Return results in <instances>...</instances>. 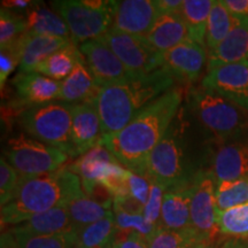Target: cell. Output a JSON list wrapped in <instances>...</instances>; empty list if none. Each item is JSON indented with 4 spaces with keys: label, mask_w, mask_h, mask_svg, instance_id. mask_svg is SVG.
<instances>
[{
    "label": "cell",
    "mask_w": 248,
    "mask_h": 248,
    "mask_svg": "<svg viewBox=\"0 0 248 248\" xmlns=\"http://www.w3.org/2000/svg\"><path fill=\"white\" fill-rule=\"evenodd\" d=\"M216 183L237 181L248 176V135L218 141L213 152L212 168Z\"/></svg>",
    "instance_id": "4fadbf2b"
},
{
    "label": "cell",
    "mask_w": 248,
    "mask_h": 248,
    "mask_svg": "<svg viewBox=\"0 0 248 248\" xmlns=\"http://www.w3.org/2000/svg\"><path fill=\"white\" fill-rule=\"evenodd\" d=\"M13 85L23 104L35 106L58 100L62 82L39 73H18L13 78Z\"/></svg>",
    "instance_id": "ac0fdd59"
},
{
    "label": "cell",
    "mask_w": 248,
    "mask_h": 248,
    "mask_svg": "<svg viewBox=\"0 0 248 248\" xmlns=\"http://www.w3.org/2000/svg\"><path fill=\"white\" fill-rule=\"evenodd\" d=\"M201 86L212 90L248 113V61L208 70Z\"/></svg>",
    "instance_id": "8fae6325"
},
{
    "label": "cell",
    "mask_w": 248,
    "mask_h": 248,
    "mask_svg": "<svg viewBox=\"0 0 248 248\" xmlns=\"http://www.w3.org/2000/svg\"><path fill=\"white\" fill-rule=\"evenodd\" d=\"M216 181L210 170H198L192 178V229L202 240L217 244L219 231L216 223Z\"/></svg>",
    "instance_id": "30bf717a"
},
{
    "label": "cell",
    "mask_w": 248,
    "mask_h": 248,
    "mask_svg": "<svg viewBox=\"0 0 248 248\" xmlns=\"http://www.w3.org/2000/svg\"><path fill=\"white\" fill-rule=\"evenodd\" d=\"M117 161L106 147L99 144L88 153L79 157L75 163L69 166L70 170L78 176L85 194L91 195L98 187L102 173L110 162Z\"/></svg>",
    "instance_id": "603a6c76"
},
{
    "label": "cell",
    "mask_w": 248,
    "mask_h": 248,
    "mask_svg": "<svg viewBox=\"0 0 248 248\" xmlns=\"http://www.w3.org/2000/svg\"><path fill=\"white\" fill-rule=\"evenodd\" d=\"M213 0H184L181 15L190 31L191 39L206 47L207 22Z\"/></svg>",
    "instance_id": "83f0119b"
},
{
    "label": "cell",
    "mask_w": 248,
    "mask_h": 248,
    "mask_svg": "<svg viewBox=\"0 0 248 248\" xmlns=\"http://www.w3.org/2000/svg\"><path fill=\"white\" fill-rule=\"evenodd\" d=\"M5 155L21 177L58 171L69 156L64 152L28 137L24 133L9 139Z\"/></svg>",
    "instance_id": "ba28073f"
},
{
    "label": "cell",
    "mask_w": 248,
    "mask_h": 248,
    "mask_svg": "<svg viewBox=\"0 0 248 248\" xmlns=\"http://www.w3.org/2000/svg\"><path fill=\"white\" fill-rule=\"evenodd\" d=\"M216 245L209 243V241H204V240H197L195 243L190 245L188 247L186 248H215Z\"/></svg>",
    "instance_id": "bcb514c9"
},
{
    "label": "cell",
    "mask_w": 248,
    "mask_h": 248,
    "mask_svg": "<svg viewBox=\"0 0 248 248\" xmlns=\"http://www.w3.org/2000/svg\"><path fill=\"white\" fill-rule=\"evenodd\" d=\"M145 38L162 54L182 43L192 40L190 31L181 14L159 15Z\"/></svg>",
    "instance_id": "44dd1931"
},
{
    "label": "cell",
    "mask_w": 248,
    "mask_h": 248,
    "mask_svg": "<svg viewBox=\"0 0 248 248\" xmlns=\"http://www.w3.org/2000/svg\"><path fill=\"white\" fill-rule=\"evenodd\" d=\"M114 213L100 221L92 223L76 233V246L80 248L113 247L116 235Z\"/></svg>",
    "instance_id": "f546056e"
},
{
    "label": "cell",
    "mask_w": 248,
    "mask_h": 248,
    "mask_svg": "<svg viewBox=\"0 0 248 248\" xmlns=\"http://www.w3.org/2000/svg\"><path fill=\"white\" fill-rule=\"evenodd\" d=\"M20 248H75L76 233L57 235H29L14 233Z\"/></svg>",
    "instance_id": "d590c367"
},
{
    "label": "cell",
    "mask_w": 248,
    "mask_h": 248,
    "mask_svg": "<svg viewBox=\"0 0 248 248\" xmlns=\"http://www.w3.org/2000/svg\"><path fill=\"white\" fill-rule=\"evenodd\" d=\"M21 182V175L4 156L0 160V203L5 206L12 200Z\"/></svg>",
    "instance_id": "8d00e7d4"
},
{
    "label": "cell",
    "mask_w": 248,
    "mask_h": 248,
    "mask_svg": "<svg viewBox=\"0 0 248 248\" xmlns=\"http://www.w3.org/2000/svg\"><path fill=\"white\" fill-rule=\"evenodd\" d=\"M182 99L181 90L171 89L121 131L104 136L99 144L106 147L123 167L144 177L147 157L168 132Z\"/></svg>",
    "instance_id": "6da1fadb"
},
{
    "label": "cell",
    "mask_w": 248,
    "mask_h": 248,
    "mask_svg": "<svg viewBox=\"0 0 248 248\" xmlns=\"http://www.w3.org/2000/svg\"><path fill=\"white\" fill-rule=\"evenodd\" d=\"M164 193H166V190L162 186L152 183L150 197H148L147 202L144 206V212H142V215L146 218V221L151 224L157 226V228L160 225Z\"/></svg>",
    "instance_id": "74e56055"
},
{
    "label": "cell",
    "mask_w": 248,
    "mask_h": 248,
    "mask_svg": "<svg viewBox=\"0 0 248 248\" xmlns=\"http://www.w3.org/2000/svg\"><path fill=\"white\" fill-rule=\"evenodd\" d=\"M28 32L27 18L11 9H0V47L5 48L17 42Z\"/></svg>",
    "instance_id": "836d02e7"
},
{
    "label": "cell",
    "mask_w": 248,
    "mask_h": 248,
    "mask_svg": "<svg viewBox=\"0 0 248 248\" xmlns=\"http://www.w3.org/2000/svg\"><path fill=\"white\" fill-rule=\"evenodd\" d=\"M173 84L175 77L162 67L147 75L102 86L95 99L102 137L121 131L145 108L173 89Z\"/></svg>",
    "instance_id": "7a4b0ae2"
},
{
    "label": "cell",
    "mask_w": 248,
    "mask_h": 248,
    "mask_svg": "<svg viewBox=\"0 0 248 248\" xmlns=\"http://www.w3.org/2000/svg\"><path fill=\"white\" fill-rule=\"evenodd\" d=\"M144 177L162 186L166 191L191 184L193 175H188L184 151L172 130H168L147 157Z\"/></svg>",
    "instance_id": "52a82bcc"
},
{
    "label": "cell",
    "mask_w": 248,
    "mask_h": 248,
    "mask_svg": "<svg viewBox=\"0 0 248 248\" xmlns=\"http://www.w3.org/2000/svg\"><path fill=\"white\" fill-rule=\"evenodd\" d=\"M113 213L117 232L120 233L126 234L136 232L148 239L157 229V226L148 223L142 214L128 213L120 208H113Z\"/></svg>",
    "instance_id": "e575fe53"
},
{
    "label": "cell",
    "mask_w": 248,
    "mask_h": 248,
    "mask_svg": "<svg viewBox=\"0 0 248 248\" xmlns=\"http://www.w3.org/2000/svg\"><path fill=\"white\" fill-rule=\"evenodd\" d=\"M216 208L225 210L248 202V176L237 179L216 183Z\"/></svg>",
    "instance_id": "1f68e13d"
},
{
    "label": "cell",
    "mask_w": 248,
    "mask_h": 248,
    "mask_svg": "<svg viewBox=\"0 0 248 248\" xmlns=\"http://www.w3.org/2000/svg\"><path fill=\"white\" fill-rule=\"evenodd\" d=\"M240 61H248V17H239L226 38L216 48L209 51L207 67L212 70Z\"/></svg>",
    "instance_id": "e0dca14e"
},
{
    "label": "cell",
    "mask_w": 248,
    "mask_h": 248,
    "mask_svg": "<svg viewBox=\"0 0 248 248\" xmlns=\"http://www.w3.org/2000/svg\"><path fill=\"white\" fill-rule=\"evenodd\" d=\"M84 59L76 44L71 43L67 47L59 49L43 60L35 68V73L47 76L49 78L62 82L75 69L77 62Z\"/></svg>",
    "instance_id": "4316f807"
},
{
    "label": "cell",
    "mask_w": 248,
    "mask_h": 248,
    "mask_svg": "<svg viewBox=\"0 0 248 248\" xmlns=\"http://www.w3.org/2000/svg\"><path fill=\"white\" fill-rule=\"evenodd\" d=\"M14 233L29 235H57L64 233H76L71 223L67 207H55L38 215L31 217L11 229Z\"/></svg>",
    "instance_id": "7402d4cb"
},
{
    "label": "cell",
    "mask_w": 248,
    "mask_h": 248,
    "mask_svg": "<svg viewBox=\"0 0 248 248\" xmlns=\"http://www.w3.org/2000/svg\"><path fill=\"white\" fill-rule=\"evenodd\" d=\"M157 12L162 14H181L183 0H154Z\"/></svg>",
    "instance_id": "60d3db41"
},
{
    "label": "cell",
    "mask_w": 248,
    "mask_h": 248,
    "mask_svg": "<svg viewBox=\"0 0 248 248\" xmlns=\"http://www.w3.org/2000/svg\"><path fill=\"white\" fill-rule=\"evenodd\" d=\"M97 39L115 53L132 75L144 76L163 67L162 53L157 52L145 37L129 35L110 28Z\"/></svg>",
    "instance_id": "9c48e42d"
},
{
    "label": "cell",
    "mask_w": 248,
    "mask_h": 248,
    "mask_svg": "<svg viewBox=\"0 0 248 248\" xmlns=\"http://www.w3.org/2000/svg\"><path fill=\"white\" fill-rule=\"evenodd\" d=\"M113 248H148V243L146 238L136 232L123 234L116 231Z\"/></svg>",
    "instance_id": "ab89813d"
},
{
    "label": "cell",
    "mask_w": 248,
    "mask_h": 248,
    "mask_svg": "<svg viewBox=\"0 0 248 248\" xmlns=\"http://www.w3.org/2000/svg\"><path fill=\"white\" fill-rule=\"evenodd\" d=\"M219 234L234 239H248V202L225 210H217Z\"/></svg>",
    "instance_id": "4dcf8cb0"
},
{
    "label": "cell",
    "mask_w": 248,
    "mask_h": 248,
    "mask_svg": "<svg viewBox=\"0 0 248 248\" xmlns=\"http://www.w3.org/2000/svg\"><path fill=\"white\" fill-rule=\"evenodd\" d=\"M28 33L30 35H47L62 38H70L66 22L57 12L36 5L26 15ZM71 39V38H70Z\"/></svg>",
    "instance_id": "484cf974"
},
{
    "label": "cell",
    "mask_w": 248,
    "mask_h": 248,
    "mask_svg": "<svg viewBox=\"0 0 248 248\" xmlns=\"http://www.w3.org/2000/svg\"><path fill=\"white\" fill-rule=\"evenodd\" d=\"M215 248H248V239H234L226 238L221 243H217Z\"/></svg>",
    "instance_id": "7bdbcfd3"
},
{
    "label": "cell",
    "mask_w": 248,
    "mask_h": 248,
    "mask_svg": "<svg viewBox=\"0 0 248 248\" xmlns=\"http://www.w3.org/2000/svg\"><path fill=\"white\" fill-rule=\"evenodd\" d=\"M73 104L52 101L21 111L18 124L30 137L70 156Z\"/></svg>",
    "instance_id": "5b68a950"
},
{
    "label": "cell",
    "mask_w": 248,
    "mask_h": 248,
    "mask_svg": "<svg viewBox=\"0 0 248 248\" xmlns=\"http://www.w3.org/2000/svg\"><path fill=\"white\" fill-rule=\"evenodd\" d=\"M191 184L166 191L159 228L169 230H187L191 223Z\"/></svg>",
    "instance_id": "d6986e66"
},
{
    "label": "cell",
    "mask_w": 248,
    "mask_h": 248,
    "mask_svg": "<svg viewBox=\"0 0 248 248\" xmlns=\"http://www.w3.org/2000/svg\"><path fill=\"white\" fill-rule=\"evenodd\" d=\"M52 7L63 18L74 44H83L106 33L113 24L110 1L59 0Z\"/></svg>",
    "instance_id": "8992f818"
},
{
    "label": "cell",
    "mask_w": 248,
    "mask_h": 248,
    "mask_svg": "<svg viewBox=\"0 0 248 248\" xmlns=\"http://www.w3.org/2000/svg\"><path fill=\"white\" fill-rule=\"evenodd\" d=\"M100 86L95 82L91 71L86 66L85 59L77 62L73 73L62 80L58 100L67 104H82L86 101H95Z\"/></svg>",
    "instance_id": "cb8c5ba5"
},
{
    "label": "cell",
    "mask_w": 248,
    "mask_h": 248,
    "mask_svg": "<svg viewBox=\"0 0 248 248\" xmlns=\"http://www.w3.org/2000/svg\"><path fill=\"white\" fill-rule=\"evenodd\" d=\"M82 194V182L69 167L54 172L21 177L14 197L1 206V225L16 226L55 207H67Z\"/></svg>",
    "instance_id": "3957f363"
},
{
    "label": "cell",
    "mask_w": 248,
    "mask_h": 248,
    "mask_svg": "<svg viewBox=\"0 0 248 248\" xmlns=\"http://www.w3.org/2000/svg\"><path fill=\"white\" fill-rule=\"evenodd\" d=\"M1 7L7 9H24L33 7V1H30V0H4V1H1Z\"/></svg>",
    "instance_id": "ee69618b"
},
{
    "label": "cell",
    "mask_w": 248,
    "mask_h": 248,
    "mask_svg": "<svg viewBox=\"0 0 248 248\" xmlns=\"http://www.w3.org/2000/svg\"><path fill=\"white\" fill-rule=\"evenodd\" d=\"M101 138V121L95 101L74 105L70 156L77 157L88 153L99 145Z\"/></svg>",
    "instance_id": "9a60e30c"
},
{
    "label": "cell",
    "mask_w": 248,
    "mask_h": 248,
    "mask_svg": "<svg viewBox=\"0 0 248 248\" xmlns=\"http://www.w3.org/2000/svg\"><path fill=\"white\" fill-rule=\"evenodd\" d=\"M222 4L234 16L248 17V0H222Z\"/></svg>",
    "instance_id": "b9f144b4"
},
{
    "label": "cell",
    "mask_w": 248,
    "mask_h": 248,
    "mask_svg": "<svg viewBox=\"0 0 248 248\" xmlns=\"http://www.w3.org/2000/svg\"><path fill=\"white\" fill-rule=\"evenodd\" d=\"M79 51L100 88L125 82L136 77L124 67L115 53L99 39L83 43L79 45Z\"/></svg>",
    "instance_id": "7c38bea8"
},
{
    "label": "cell",
    "mask_w": 248,
    "mask_h": 248,
    "mask_svg": "<svg viewBox=\"0 0 248 248\" xmlns=\"http://www.w3.org/2000/svg\"><path fill=\"white\" fill-rule=\"evenodd\" d=\"M239 17L233 14L222 4V0L214 1L210 11L206 31V47L212 51L216 48L230 33Z\"/></svg>",
    "instance_id": "f1b7e54d"
},
{
    "label": "cell",
    "mask_w": 248,
    "mask_h": 248,
    "mask_svg": "<svg viewBox=\"0 0 248 248\" xmlns=\"http://www.w3.org/2000/svg\"><path fill=\"white\" fill-rule=\"evenodd\" d=\"M73 40L47 35L26 33L21 39V62L18 73H35V68L54 52L69 46Z\"/></svg>",
    "instance_id": "ffe728a7"
},
{
    "label": "cell",
    "mask_w": 248,
    "mask_h": 248,
    "mask_svg": "<svg viewBox=\"0 0 248 248\" xmlns=\"http://www.w3.org/2000/svg\"><path fill=\"white\" fill-rule=\"evenodd\" d=\"M74 230L77 232L113 214L111 200H98L88 194H82L67 206Z\"/></svg>",
    "instance_id": "d4e9b609"
},
{
    "label": "cell",
    "mask_w": 248,
    "mask_h": 248,
    "mask_svg": "<svg viewBox=\"0 0 248 248\" xmlns=\"http://www.w3.org/2000/svg\"><path fill=\"white\" fill-rule=\"evenodd\" d=\"M197 240L202 239L192 228L187 230H169L157 228L148 238L147 243L148 248H186Z\"/></svg>",
    "instance_id": "d6a6232c"
},
{
    "label": "cell",
    "mask_w": 248,
    "mask_h": 248,
    "mask_svg": "<svg viewBox=\"0 0 248 248\" xmlns=\"http://www.w3.org/2000/svg\"><path fill=\"white\" fill-rule=\"evenodd\" d=\"M75 248H80V247H77V246H75ZM105 248H113V247H105Z\"/></svg>",
    "instance_id": "7dc6e473"
},
{
    "label": "cell",
    "mask_w": 248,
    "mask_h": 248,
    "mask_svg": "<svg viewBox=\"0 0 248 248\" xmlns=\"http://www.w3.org/2000/svg\"><path fill=\"white\" fill-rule=\"evenodd\" d=\"M0 248H20L17 245L16 238L11 230L2 232L0 237Z\"/></svg>",
    "instance_id": "f6af8a7d"
},
{
    "label": "cell",
    "mask_w": 248,
    "mask_h": 248,
    "mask_svg": "<svg viewBox=\"0 0 248 248\" xmlns=\"http://www.w3.org/2000/svg\"><path fill=\"white\" fill-rule=\"evenodd\" d=\"M111 28L133 36L145 37L159 17L154 0L110 1Z\"/></svg>",
    "instance_id": "5bb4252c"
},
{
    "label": "cell",
    "mask_w": 248,
    "mask_h": 248,
    "mask_svg": "<svg viewBox=\"0 0 248 248\" xmlns=\"http://www.w3.org/2000/svg\"><path fill=\"white\" fill-rule=\"evenodd\" d=\"M206 47L193 40L182 43L162 54V64L175 78L187 83L197 82L208 64Z\"/></svg>",
    "instance_id": "2e32d148"
},
{
    "label": "cell",
    "mask_w": 248,
    "mask_h": 248,
    "mask_svg": "<svg viewBox=\"0 0 248 248\" xmlns=\"http://www.w3.org/2000/svg\"><path fill=\"white\" fill-rule=\"evenodd\" d=\"M193 115L207 131L224 141L248 133V113L212 90L192 89L188 95Z\"/></svg>",
    "instance_id": "277c9868"
},
{
    "label": "cell",
    "mask_w": 248,
    "mask_h": 248,
    "mask_svg": "<svg viewBox=\"0 0 248 248\" xmlns=\"http://www.w3.org/2000/svg\"><path fill=\"white\" fill-rule=\"evenodd\" d=\"M151 186L152 183L147 178L131 171L128 181V197L145 206L150 197Z\"/></svg>",
    "instance_id": "f35d334b"
}]
</instances>
